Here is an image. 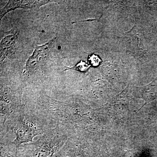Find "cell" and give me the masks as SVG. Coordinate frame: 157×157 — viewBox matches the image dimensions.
<instances>
[{
  "instance_id": "obj_1",
  "label": "cell",
  "mask_w": 157,
  "mask_h": 157,
  "mask_svg": "<svg viewBox=\"0 0 157 157\" xmlns=\"http://www.w3.org/2000/svg\"><path fill=\"white\" fill-rule=\"evenodd\" d=\"M55 40L56 38H53L45 45L36 46L33 55L26 63L24 70L26 73L29 74L44 65L53 48Z\"/></svg>"
},
{
  "instance_id": "obj_2",
  "label": "cell",
  "mask_w": 157,
  "mask_h": 157,
  "mask_svg": "<svg viewBox=\"0 0 157 157\" xmlns=\"http://www.w3.org/2000/svg\"><path fill=\"white\" fill-rule=\"evenodd\" d=\"M54 1H9L7 5L1 9L0 17L1 19L9 11H13L18 8L31 9H39L41 6L51 2Z\"/></svg>"
},
{
  "instance_id": "obj_3",
  "label": "cell",
  "mask_w": 157,
  "mask_h": 157,
  "mask_svg": "<svg viewBox=\"0 0 157 157\" xmlns=\"http://www.w3.org/2000/svg\"><path fill=\"white\" fill-rule=\"evenodd\" d=\"M17 39V33L11 34L3 38L1 42V64L14 49Z\"/></svg>"
},
{
  "instance_id": "obj_4",
  "label": "cell",
  "mask_w": 157,
  "mask_h": 157,
  "mask_svg": "<svg viewBox=\"0 0 157 157\" xmlns=\"http://www.w3.org/2000/svg\"><path fill=\"white\" fill-rule=\"evenodd\" d=\"M29 124L21 126L16 131V140L17 143H23L32 140L36 135L34 130L30 126Z\"/></svg>"
},
{
  "instance_id": "obj_5",
  "label": "cell",
  "mask_w": 157,
  "mask_h": 157,
  "mask_svg": "<svg viewBox=\"0 0 157 157\" xmlns=\"http://www.w3.org/2000/svg\"><path fill=\"white\" fill-rule=\"evenodd\" d=\"M90 66L87 64L86 62L81 61L78 63H77L76 66L72 67H65L66 69L64 71H67V70H77V71H80L81 72H85L88 70Z\"/></svg>"
},
{
  "instance_id": "obj_6",
  "label": "cell",
  "mask_w": 157,
  "mask_h": 157,
  "mask_svg": "<svg viewBox=\"0 0 157 157\" xmlns=\"http://www.w3.org/2000/svg\"><path fill=\"white\" fill-rule=\"evenodd\" d=\"M88 60L91 65L94 67H98L102 63V60L98 55L92 54L89 57Z\"/></svg>"
}]
</instances>
